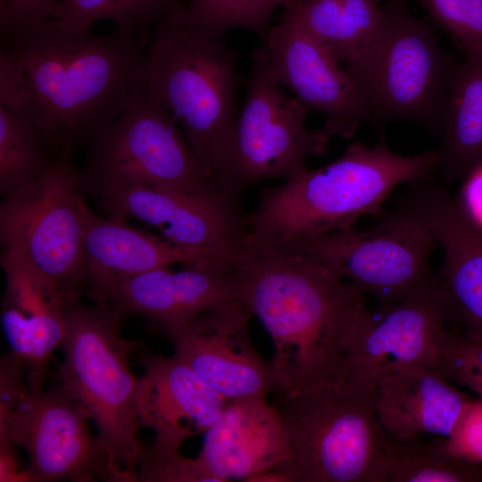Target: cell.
Instances as JSON below:
<instances>
[{
	"label": "cell",
	"instance_id": "obj_37",
	"mask_svg": "<svg viewBox=\"0 0 482 482\" xmlns=\"http://www.w3.org/2000/svg\"><path fill=\"white\" fill-rule=\"evenodd\" d=\"M296 1H298V0H289V3H288V4H287L286 7H287L288 5L294 4V3L296 2ZM286 7H285V8H286Z\"/></svg>",
	"mask_w": 482,
	"mask_h": 482
},
{
	"label": "cell",
	"instance_id": "obj_14",
	"mask_svg": "<svg viewBox=\"0 0 482 482\" xmlns=\"http://www.w3.org/2000/svg\"><path fill=\"white\" fill-rule=\"evenodd\" d=\"M253 314L243 301L205 312L166 336L175 355L226 400L278 393L270 361L249 334Z\"/></svg>",
	"mask_w": 482,
	"mask_h": 482
},
{
	"label": "cell",
	"instance_id": "obj_30",
	"mask_svg": "<svg viewBox=\"0 0 482 482\" xmlns=\"http://www.w3.org/2000/svg\"><path fill=\"white\" fill-rule=\"evenodd\" d=\"M431 17L462 46L482 53V0H420Z\"/></svg>",
	"mask_w": 482,
	"mask_h": 482
},
{
	"label": "cell",
	"instance_id": "obj_10",
	"mask_svg": "<svg viewBox=\"0 0 482 482\" xmlns=\"http://www.w3.org/2000/svg\"><path fill=\"white\" fill-rule=\"evenodd\" d=\"M276 243L327 266L364 294L373 295L379 305L438 287L429 263L438 243L403 205L367 230L351 228Z\"/></svg>",
	"mask_w": 482,
	"mask_h": 482
},
{
	"label": "cell",
	"instance_id": "obj_27",
	"mask_svg": "<svg viewBox=\"0 0 482 482\" xmlns=\"http://www.w3.org/2000/svg\"><path fill=\"white\" fill-rule=\"evenodd\" d=\"M180 0H61L52 22L63 29L89 31L99 21L147 43L158 22Z\"/></svg>",
	"mask_w": 482,
	"mask_h": 482
},
{
	"label": "cell",
	"instance_id": "obj_5",
	"mask_svg": "<svg viewBox=\"0 0 482 482\" xmlns=\"http://www.w3.org/2000/svg\"><path fill=\"white\" fill-rule=\"evenodd\" d=\"M122 315L106 303L72 304L59 376L62 388L96 423L97 440L112 464L135 482L144 445L137 439L138 378L130 371L128 359L139 342L120 335Z\"/></svg>",
	"mask_w": 482,
	"mask_h": 482
},
{
	"label": "cell",
	"instance_id": "obj_3",
	"mask_svg": "<svg viewBox=\"0 0 482 482\" xmlns=\"http://www.w3.org/2000/svg\"><path fill=\"white\" fill-rule=\"evenodd\" d=\"M241 78L223 33L200 23L180 1L146 43L144 85L183 126L188 143L220 188L228 168Z\"/></svg>",
	"mask_w": 482,
	"mask_h": 482
},
{
	"label": "cell",
	"instance_id": "obj_35",
	"mask_svg": "<svg viewBox=\"0 0 482 482\" xmlns=\"http://www.w3.org/2000/svg\"><path fill=\"white\" fill-rule=\"evenodd\" d=\"M455 199L467 217L482 228V165L475 168L463 179Z\"/></svg>",
	"mask_w": 482,
	"mask_h": 482
},
{
	"label": "cell",
	"instance_id": "obj_16",
	"mask_svg": "<svg viewBox=\"0 0 482 482\" xmlns=\"http://www.w3.org/2000/svg\"><path fill=\"white\" fill-rule=\"evenodd\" d=\"M263 45L276 79L309 109L325 115V129L331 136L351 139L370 118L347 71L325 45L291 18L283 14Z\"/></svg>",
	"mask_w": 482,
	"mask_h": 482
},
{
	"label": "cell",
	"instance_id": "obj_9",
	"mask_svg": "<svg viewBox=\"0 0 482 482\" xmlns=\"http://www.w3.org/2000/svg\"><path fill=\"white\" fill-rule=\"evenodd\" d=\"M174 120L141 86L94 136L82 186L141 184L195 195L225 194Z\"/></svg>",
	"mask_w": 482,
	"mask_h": 482
},
{
	"label": "cell",
	"instance_id": "obj_33",
	"mask_svg": "<svg viewBox=\"0 0 482 482\" xmlns=\"http://www.w3.org/2000/svg\"><path fill=\"white\" fill-rule=\"evenodd\" d=\"M443 441L453 456L471 464L482 463V399L472 400Z\"/></svg>",
	"mask_w": 482,
	"mask_h": 482
},
{
	"label": "cell",
	"instance_id": "obj_4",
	"mask_svg": "<svg viewBox=\"0 0 482 482\" xmlns=\"http://www.w3.org/2000/svg\"><path fill=\"white\" fill-rule=\"evenodd\" d=\"M437 161L436 151L395 154L383 138L374 147L353 142L331 163L264 188L257 207L244 215L245 229L283 242L353 228L361 217L380 214L396 186L428 176Z\"/></svg>",
	"mask_w": 482,
	"mask_h": 482
},
{
	"label": "cell",
	"instance_id": "obj_29",
	"mask_svg": "<svg viewBox=\"0 0 482 482\" xmlns=\"http://www.w3.org/2000/svg\"><path fill=\"white\" fill-rule=\"evenodd\" d=\"M289 0H190L188 12L200 23L221 32L243 28L248 29L263 40L270 30L269 23L273 12L284 8Z\"/></svg>",
	"mask_w": 482,
	"mask_h": 482
},
{
	"label": "cell",
	"instance_id": "obj_18",
	"mask_svg": "<svg viewBox=\"0 0 482 482\" xmlns=\"http://www.w3.org/2000/svg\"><path fill=\"white\" fill-rule=\"evenodd\" d=\"M5 291L1 323L9 353L21 363L29 389H42L54 352L62 345L67 315L79 301L20 256L4 251Z\"/></svg>",
	"mask_w": 482,
	"mask_h": 482
},
{
	"label": "cell",
	"instance_id": "obj_13",
	"mask_svg": "<svg viewBox=\"0 0 482 482\" xmlns=\"http://www.w3.org/2000/svg\"><path fill=\"white\" fill-rule=\"evenodd\" d=\"M446 321L439 287L374 310L364 302L351 321L336 385L371 391L379 379L397 370L415 366L439 370Z\"/></svg>",
	"mask_w": 482,
	"mask_h": 482
},
{
	"label": "cell",
	"instance_id": "obj_34",
	"mask_svg": "<svg viewBox=\"0 0 482 482\" xmlns=\"http://www.w3.org/2000/svg\"><path fill=\"white\" fill-rule=\"evenodd\" d=\"M61 0H0L2 34L33 29L53 19Z\"/></svg>",
	"mask_w": 482,
	"mask_h": 482
},
{
	"label": "cell",
	"instance_id": "obj_25",
	"mask_svg": "<svg viewBox=\"0 0 482 482\" xmlns=\"http://www.w3.org/2000/svg\"><path fill=\"white\" fill-rule=\"evenodd\" d=\"M380 0H298L284 14L325 45L347 66L366 49L384 13Z\"/></svg>",
	"mask_w": 482,
	"mask_h": 482
},
{
	"label": "cell",
	"instance_id": "obj_15",
	"mask_svg": "<svg viewBox=\"0 0 482 482\" xmlns=\"http://www.w3.org/2000/svg\"><path fill=\"white\" fill-rule=\"evenodd\" d=\"M403 206L429 229L444 253L436 273L446 311L460 332L482 342V228L428 176L413 182Z\"/></svg>",
	"mask_w": 482,
	"mask_h": 482
},
{
	"label": "cell",
	"instance_id": "obj_2",
	"mask_svg": "<svg viewBox=\"0 0 482 482\" xmlns=\"http://www.w3.org/2000/svg\"><path fill=\"white\" fill-rule=\"evenodd\" d=\"M232 266L243 302L273 341L270 363L283 399L336 385L365 294L322 263L248 231Z\"/></svg>",
	"mask_w": 482,
	"mask_h": 482
},
{
	"label": "cell",
	"instance_id": "obj_6",
	"mask_svg": "<svg viewBox=\"0 0 482 482\" xmlns=\"http://www.w3.org/2000/svg\"><path fill=\"white\" fill-rule=\"evenodd\" d=\"M373 392L335 385L283 399L286 454L273 470L289 482H387Z\"/></svg>",
	"mask_w": 482,
	"mask_h": 482
},
{
	"label": "cell",
	"instance_id": "obj_11",
	"mask_svg": "<svg viewBox=\"0 0 482 482\" xmlns=\"http://www.w3.org/2000/svg\"><path fill=\"white\" fill-rule=\"evenodd\" d=\"M250 56L248 88L236 120L228 169L229 187L237 198L253 182L286 181L306 170L307 159L326 154L331 136L305 126L308 106L282 90L264 45Z\"/></svg>",
	"mask_w": 482,
	"mask_h": 482
},
{
	"label": "cell",
	"instance_id": "obj_17",
	"mask_svg": "<svg viewBox=\"0 0 482 482\" xmlns=\"http://www.w3.org/2000/svg\"><path fill=\"white\" fill-rule=\"evenodd\" d=\"M110 217L133 218L154 227L163 238L185 247L238 242L245 233L238 200L225 194L195 195L141 184L90 188Z\"/></svg>",
	"mask_w": 482,
	"mask_h": 482
},
{
	"label": "cell",
	"instance_id": "obj_1",
	"mask_svg": "<svg viewBox=\"0 0 482 482\" xmlns=\"http://www.w3.org/2000/svg\"><path fill=\"white\" fill-rule=\"evenodd\" d=\"M3 35L0 105L29 120L40 142L95 136L144 85L146 43L134 36L71 31L52 20Z\"/></svg>",
	"mask_w": 482,
	"mask_h": 482
},
{
	"label": "cell",
	"instance_id": "obj_26",
	"mask_svg": "<svg viewBox=\"0 0 482 482\" xmlns=\"http://www.w3.org/2000/svg\"><path fill=\"white\" fill-rule=\"evenodd\" d=\"M383 433L387 482L482 481V468L453 456L443 439L428 442Z\"/></svg>",
	"mask_w": 482,
	"mask_h": 482
},
{
	"label": "cell",
	"instance_id": "obj_24",
	"mask_svg": "<svg viewBox=\"0 0 482 482\" xmlns=\"http://www.w3.org/2000/svg\"><path fill=\"white\" fill-rule=\"evenodd\" d=\"M439 168L450 181L482 165V53H466L453 67L444 109Z\"/></svg>",
	"mask_w": 482,
	"mask_h": 482
},
{
	"label": "cell",
	"instance_id": "obj_21",
	"mask_svg": "<svg viewBox=\"0 0 482 482\" xmlns=\"http://www.w3.org/2000/svg\"><path fill=\"white\" fill-rule=\"evenodd\" d=\"M266 396L227 400L218 419L205 431L196 457L217 482L247 481L273 470L285 458L286 433L279 411Z\"/></svg>",
	"mask_w": 482,
	"mask_h": 482
},
{
	"label": "cell",
	"instance_id": "obj_36",
	"mask_svg": "<svg viewBox=\"0 0 482 482\" xmlns=\"http://www.w3.org/2000/svg\"><path fill=\"white\" fill-rule=\"evenodd\" d=\"M14 446L7 440H0V481H34L30 468H23Z\"/></svg>",
	"mask_w": 482,
	"mask_h": 482
},
{
	"label": "cell",
	"instance_id": "obj_19",
	"mask_svg": "<svg viewBox=\"0 0 482 482\" xmlns=\"http://www.w3.org/2000/svg\"><path fill=\"white\" fill-rule=\"evenodd\" d=\"M243 301L232 262L185 265L179 270L160 268L111 285L96 301L122 314L143 316L165 335L218 306Z\"/></svg>",
	"mask_w": 482,
	"mask_h": 482
},
{
	"label": "cell",
	"instance_id": "obj_28",
	"mask_svg": "<svg viewBox=\"0 0 482 482\" xmlns=\"http://www.w3.org/2000/svg\"><path fill=\"white\" fill-rule=\"evenodd\" d=\"M25 117L0 105V190L5 196L38 179L48 163Z\"/></svg>",
	"mask_w": 482,
	"mask_h": 482
},
{
	"label": "cell",
	"instance_id": "obj_32",
	"mask_svg": "<svg viewBox=\"0 0 482 482\" xmlns=\"http://www.w3.org/2000/svg\"><path fill=\"white\" fill-rule=\"evenodd\" d=\"M137 481L144 482H217L196 458L177 453H161L143 445Z\"/></svg>",
	"mask_w": 482,
	"mask_h": 482
},
{
	"label": "cell",
	"instance_id": "obj_31",
	"mask_svg": "<svg viewBox=\"0 0 482 482\" xmlns=\"http://www.w3.org/2000/svg\"><path fill=\"white\" fill-rule=\"evenodd\" d=\"M439 370L482 399V342L445 330L441 339Z\"/></svg>",
	"mask_w": 482,
	"mask_h": 482
},
{
	"label": "cell",
	"instance_id": "obj_12",
	"mask_svg": "<svg viewBox=\"0 0 482 482\" xmlns=\"http://www.w3.org/2000/svg\"><path fill=\"white\" fill-rule=\"evenodd\" d=\"M89 420L62 387L44 391L27 386L16 403L0 413V440L27 452L34 481L129 482L92 436Z\"/></svg>",
	"mask_w": 482,
	"mask_h": 482
},
{
	"label": "cell",
	"instance_id": "obj_23",
	"mask_svg": "<svg viewBox=\"0 0 482 482\" xmlns=\"http://www.w3.org/2000/svg\"><path fill=\"white\" fill-rule=\"evenodd\" d=\"M382 429L397 437H447L472 402L438 369L415 366L383 377L374 387Z\"/></svg>",
	"mask_w": 482,
	"mask_h": 482
},
{
	"label": "cell",
	"instance_id": "obj_20",
	"mask_svg": "<svg viewBox=\"0 0 482 482\" xmlns=\"http://www.w3.org/2000/svg\"><path fill=\"white\" fill-rule=\"evenodd\" d=\"M140 362L144 373L136 392L139 425L155 433L151 449L177 453L188 437L205 433L227 400L175 354L145 353Z\"/></svg>",
	"mask_w": 482,
	"mask_h": 482
},
{
	"label": "cell",
	"instance_id": "obj_7",
	"mask_svg": "<svg viewBox=\"0 0 482 482\" xmlns=\"http://www.w3.org/2000/svg\"><path fill=\"white\" fill-rule=\"evenodd\" d=\"M452 64L432 31L398 4L346 71L370 118L404 119L442 127Z\"/></svg>",
	"mask_w": 482,
	"mask_h": 482
},
{
	"label": "cell",
	"instance_id": "obj_22",
	"mask_svg": "<svg viewBox=\"0 0 482 482\" xmlns=\"http://www.w3.org/2000/svg\"><path fill=\"white\" fill-rule=\"evenodd\" d=\"M240 241L185 247L146 235L124 220L93 213L85 237L89 295L96 301L115 282L176 263L232 262Z\"/></svg>",
	"mask_w": 482,
	"mask_h": 482
},
{
	"label": "cell",
	"instance_id": "obj_8",
	"mask_svg": "<svg viewBox=\"0 0 482 482\" xmlns=\"http://www.w3.org/2000/svg\"><path fill=\"white\" fill-rule=\"evenodd\" d=\"M72 144L32 184L5 195L0 207L4 251L27 261L62 289L79 295L88 278L85 237L93 212L82 177L71 163Z\"/></svg>",
	"mask_w": 482,
	"mask_h": 482
}]
</instances>
